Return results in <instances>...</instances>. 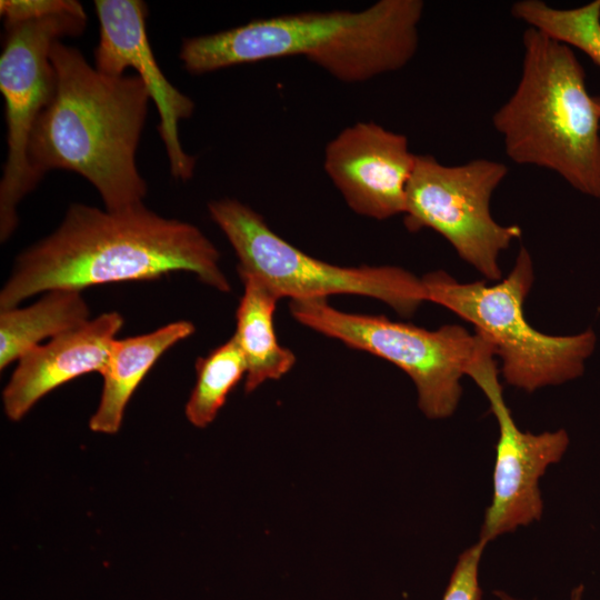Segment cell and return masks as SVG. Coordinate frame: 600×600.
<instances>
[{"mask_svg":"<svg viewBox=\"0 0 600 600\" xmlns=\"http://www.w3.org/2000/svg\"><path fill=\"white\" fill-rule=\"evenodd\" d=\"M74 0H1L0 14L4 23L43 19L64 12L83 11Z\"/></svg>","mask_w":600,"mask_h":600,"instance_id":"ffe728a7","label":"cell"},{"mask_svg":"<svg viewBox=\"0 0 600 600\" xmlns=\"http://www.w3.org/2000/svg\"><path fill=\"white\" fill-rule=\"evenodd\" d=\"M238 258L239 274L259 278L280 298L371 297L401 316H411L427 300L422 280L393 266L341 267L316 259L278 236L261 214L236 199L208 203Z\"/></svg>","mask_w":600,"mask_h":600,"instance_id":"8992f818","label":"cell"},{"mask_svg":"<svg viewBox=\"0 0 600 600\" xmlns=\"http://www.w3.org/2000/svg\"><path fill=\"white\" fill-rule=\"evenodd\" d=\"M197 381L186 403L188 421L197 427L209 426L223 407L231 390L247 373L240 348L231 337L196 363Z\"/></svg>","mask_w":600,"mask_h":600,"instance_id":"ac0fdd59","label":"cell"},{"mask_svg":"<svg viewBox=\"0 0 600 600\" xmlns=\"http://www.w3.org/2000/svg\"><path fill=\"white\" fill-rule=\"evenodd\" d=\"M583 591H584V587L582 584L574 587L570 593L569 600H582ZM492 600H524V599L516 598L506 591L498 590L493 592Z\"/></svg>","mask_w":600,"mask_h":600,"instance_id":"44dd1931","label":"cell"},{"mask_svg":"<svg viewBox=\"0 0 600 600\" xmlns=\"http://www.w3.org/2000/svg\"><path fill=\"white\" fill-rule=\"evenodd\" d=\"M421 0H380L360 11H313L258 19L184 39L179 58L193 74L303 56L353 83L400 70L419 46Z\"/></svg>","mask_w":600,"mask_h":600,"instance_id":"3957f363","label":"cell"},{"mask_svg":"<svg viewBox=\"0 0 600 600\" xmlns=\"http://www.w3.org/2000/svg\"><path fill=\"white\" fill-rule=\"evenodd\" d=\"M94 8L99 20L96 69L111 77L126 74L128 68L138 73L159 112L158 130L171 174L189 180L196 159L183 150L178 124L193 113L194 103L167 79L157 62L147 32V4L140 0H96Z\"/></svg>","mask_w":600,"mask_h":600,"instance_id":"8fae6325","label":"cell"},{"mask_svg":"<svg viewBox=\"0 0 600 600\" xmlns=\"http://www.w3.org/2000/svg\"><path fill=\"white\" fill-rule=\"evenodd\" d=\"M596 104H597V108L600 112V97H596Z\"/></svg>","mask_w":600,"mask_h":600,"instance_id":"7402d4cb","label":"cell"},{"mask_svg":"<svg viewBox=\"0 0 600 600\" xmlns=\"http://www.w3.org/2000/svg\"><path fill=\"white\" fill-rule=\"evenodd\" d=\"M416 156L406 136L359 121L328 142L323 168L351 210L384 220L404 212Z\"/></svg>","mask_w":600,"mask_h":600,"instance_id":"7c38bea8","label":"cell"},{"mask_svg":"<svg viewBox=\"0 0 600 600\" xmlns=\"http://www.w3.org/2000/svg\"><path fill=\"white\" fill-rule=\"evenodd\" d=\"M244 289L236 311L232 338L247 366L244 390L254 391L268 380H278L296 363L293 352L282 347L274 331V311L281 299L259 278L241 273Z\"/></svg>","mask_w":600,"mask_h":600,"instance_id":"9a60e30c","label":"cell"},{"mask_svg":"<svg viewBox=\"0 0 600 600\" xmlns=\"http://www.w3.org/2000/svg\"><path fill=\"white\" fill-rule=\"evenodd\" d=\"M122 324L120 313L106 312L27 352L3 389L6 416L19 421L56 388L89 372L100 373Z\"/></svg>","mask_w":600,"mask_h":600,"instance_id":"4fadbf2b","label":"cell"},{"mask_svg":"<svg viewBox=\"0 0 600 600\" xmlns=\"http://www.w3.org/2000/svg\"><path fill=\"white\" fill-rule=\"evenodd\" d=\"M86 26L84 10L4 23L0 91L4 99L8 153L0 181L2 242L18 226L19 202L40 181L29 161V143L34 124L54 91L51 47L64 37L81 34Z\"/></svg>","mask_w":600,"mask_h":600,"instance_id":"9c48e42d","label":"cell"},{"mask_svg":"<svg viewBox=\"0 0 600 600\" xmlns=\"http://www.w3.org/2000/svg\"><path fill=\"white\" fill-rule=\"evenodd\" d=\"M427 300L440 304L472 323L502 360L506 381L528 392L580 377L593 353L592 329L577 334L549 336L526 319L524 299L533 282L531 257L521 248L514 267L502 281L458 282L444 271L421 279Z\"/></svg>","mask_w":600,"mask_h":600,"instance_id":"5b68a950","label":"cell"},{"mask_svg":"<svg viewBox=\"0 0 600 600\" xmlns=\"http://www.w3.org/2000/svg\"><path fill=\"white\" fill-rule=\"evenodd\" d=\"M487 544L479 539L460 554L442 600H481L479 566Z\"/></svg>","mask_w":600,"mask_h":600,"instance_id":"d6986e66","label":"cell"},{"mask_svg":"<svg viewBox=\"0 0 600 600\" xmlns=\"http://www.w3.org/2000/svg\"><path fill=\"white\" fill-rule=\"evenodd\" d=\"M468 376L486 394L499 426L492 474V498L480 540L489 543L501 534L540 520L543 500L539 480L561 460L569 446L566 430L523 432L503 399L493 353H482Z\"/></svg>","mask_w":600,"mask_h":600,"instance_id":"30bf717a","label":"cell"},{"mask_svg":"<svg viewBox=\"0 0 600 600\" xmlns=\"http://www.w3.org/2000/svg\"><path fill=\"white\" fill-rule=\"evenodd\" d=\"M193 332V323L180 320L149 333L114 339L100 372L102 390L99 404L89 420L90 429L98 433H117L127 404L144 376L168 349Z\"/></svg>","mask_w":600,"mask_h":600,"instance_id":"5bb4252c","label":"cell"},{"mask_svg":"<svg viewBox=\"0 0 600 600\" xmlns=\"http://www.w3.org/2000/svg\"><path fill=\"white\" fill-rule=\"evenodd\" d=\"M499 161L474 159L447 166L417 154L406 193L404 226L432 229L487 279L501 278L499 254L521 236L519 226H502L490 212L493 191L508 174Z\"/></svg>","mask_w":600,"mask_h":600,"instance_id":"ba28073f","label":"cell"},{"mask_svg":"<svg viewBox=\"0 0 600 600\" xmlns=\"http://www.w3.org/2000/svg\"><path fill=\"white\" fill-rule=\"evenodd\" d=\"M81 291L54 289L26 308L0 310V369L18 361L47 338L74 329L89 320Z\"/></svg>","mask_w":600,"mask_h":600,"instance_id":"2e32d148","label":"cell"},{"mask_svg":"<svg viewBox=\"0 0 600 600\" xmlns=\"http://www.w3.org/2000/svg\"><path fill=\"white\" fill-rule=\"evenodd\" d=\"M56 83L29 143L36 176L73 171L99 192L107 210L143 203L147 183L136 152L148 113L149 92L137 74L107 76L74 47L50 50Z\"/></svg>","mask_w":600,"mask_h":600,"instance_id":"7a4b0ae2","label":"cell"},{"mask_svg":"<svg viewBox=\"0 0 600 600\" xmlns=\"http://www.w3.org/2000/svg\"><path fill=\"white\" fill-rule=\"evenodd\" d=\"M522 43L518 84L492 116L508 158L551 170L600 199V112L584 69L572 48L534 28Z\"/></svg>","mask_w":600,"mask_h":600,"instance_id":"277c9868","label":"cell"},{"mask_svg":"<svg viewBox=\"0 0 600 600\" xmlns=\"http://www.w3.org/2000/svg\"><path fill=\"white\" fill-rule=\"evenodd\" d=\"M289 309L301 324L404 371L416 386L419 408L431 419L454 412L462 393L460 379L487 344L458 324L429 331L383 316L342 312L327 298L291 300Z\"/></svg>","mask_w":600,"mask_h":600,"instance_id":"52a82bcc","label":"cell"},{"mask_svg":"<svg viewBox=\"0 0 600 600\" xmlns=\"http://www.w3.org/2000/svg\"><path fill=\"white\" fill-rule=\"evenodd\" d=\"M174 271L192 272L218 291L231 290L220 252L198 227L143 203L122 210L73 203L50 236L18 256L0 291V310L54 289L81 291Z\"/></svg>","mask_w":600,"mask_h":600,"instance_id":"6da1fadb","label":"cell"},{"mask_svg":"<svg viewBox=\"0 0 600 600\" xmlns=\"http://www.w3.org/2000/svg\"><path fill=\"white\" fill-rule=\"evenodd\" d=\"M511 14L552 39L582 51L600 67V0L558 9L542 0H520Z\"/></svg>","mask_w":600,"mask_h":600,"instance_id":"e0dca14e","label":"cell"}]
</instances>
